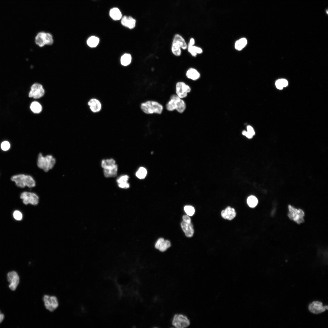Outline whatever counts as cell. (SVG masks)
Here are the masks:
<instances>
[{
  "mask_svg": "<svg viewBox=\"0 0 328 328\" xmlns=\"http://www.w3.org/2000/svg\"><path fill=\"white\" fill-rule=\"evenodd\" d=\"M193 49L194 52L197 54L201 53L203 52L202 49L199 47L193 45Z\"/></svg>",
  "mask_w": 328,
  "mask_h": 328,
  "instance_id": "cell-37",
  "label": "cell"
},
{
  "mask_svg": "<svg viewBox=\"0 0 328 328\" xmlns=\"http://www.w3.org/2000/svg\"><path fill=\"white\" fill-rule=\"evenodd\" d=\"M43 300L45 308L50 312L53 311L58 306V301L55 296L45 295Z\"/></svg>",
  "mask_w": 328,
  "mask_h": 328,
  "instance_id": "cell-7",
  "label": "cell"
},
{
  "mask_svg": "<svg viewBox=\"0 0 328 328\" xmlns=\"http://www.w3.org/2000/svg\"><path fill=\"white\" fill-rule=\"evenodd\" d=\"M140 108L142 110L147 114H161L163 110L162 104L153 100H148L142 103Z\"/></svg>",
  "mask_w": 328,
  "mask_h": 328,
  "instance_id": "cell-3",
  "label": "cell"
},
{
  "mask_svg": "<svg viewBox=\"0 0 328 328\" xmlns=\"http://www.w3.org/2000/svg\"><path fill=\"white\" fill-rule=\"evenodd\" d=\"M184 210L187 214L189 216H193L195 213L194 208L191 206H186L184 207Z\"/></svg>",
  "mask_w": 328,
  "mask_h": 328,
  "instance_id": "cell-31",
  "label": "cell"
},
{
  "mask_svg": "<svg viewBox=\"0 0 328 328\" xmlns=\"http://www.w3.org/2000/svg\"><path fill=\"white\" fill-rule=\"evenodd\" d=\"M11 179L15 182L18 186L21 188H24L26 186L32 188L36 185L35 181L29 175L20 174L14 175L11 177Z\"/></svg>",
  "mask_w": 328,
  "mask_h": 328,
  "instance_id": "cell-4",
  "label": "cell"
},
{
  "mask_svg": "<svg viewBox=\"0 0 328 328\" xmlns=\"http://www.w3.org/2000/svg\"><path fill=\"white\" fill-rule=\"evenodd\" d=\"M181 48L176 43H172L171 50L172 53L176 56H180L181 53Z\"/></svg>",
  "mask_w": 328,
  "mask_h": 328,
  "instance_id": "cell-30",
  "label": "cell"
},
{
  "mask_svg": "<svg viewBox=\"0 0 328 328\" xmlns=\"http://www.w3.org/2000/svg\"><path fill=\"white\" fill-rule=\"evenodd\" d=\"M109 15L114 20H120L122 17L121 11L117 8H114L111 9L110 11Z\"/></svg>",
  "mask_w": 328,
  "mask_h": 328,
  "instance_id": "cell-21",
  "label": "cell"
},
{
  "mask_svg": "<svg viewBox=\"0 0 328 328\" xmlns=\"http://www.w3.org/2000/svg\"><path fill=\"white\" fill-rule=\"evenodd\" d=\"M46 33L44 32H40L35 37V43L40 47L43 46L46 44Z\"/></svg>",
  "mask_w": 328,
  "mask_h": 328,
  "instance_id": "cell-17",
  "label": "cell"
},
{
  "mask_svg": "<svg viewBox=\"0 0 328 328\" xmlns=\"http://www.w3.org/2000/svg\"><path fill=\"white\" fill-rule=\"evenodd\" d=\"M282 83H283L284 87H286L288 85V82L285 79H281Z\"/></svg>",
  "mask_w": 328,
  "mask_h": 328,
  "instance_id": "cell-43",
  "label": "cell"
},
{
  "mask_svg": "<svg viewBox=\"0 0 328 328\" xmlns=\"http://www.w3.org/2000/svg\"><path fill=\"white\" fill-rule=\"evenodd\" d=\"M172 42L176 43L183 50H186L187 48V45L184 39L178 34L175 35Z\"/></svg>",
  "mask_w": 328,
  "mask_h": 328,
  "instance_id": "cell-18",
  "label": "cell"
},
{
  "mask_svg": "<svg viewBox=\"0 0 328 328\" xmlns=\"http://www.w3.org/2000/svg\"><path fill=\"white\" fill-rule=\"evenodd\" d=\"M56 161V159L53 155H48L44 156L42 153H39L37 157V165L39 169L47 172L53 168Z\"/></svg>",
  "mask_w": 328,
  "mask_h": 328,
  "instance_id": "cell-2",
  "label": "cell"
},
{
  "mask_svg": "<svg viewBox=\"0 0 328 328\" xmlns=\"http://www.w3.org/2000/svg\"><path fill=\"white\" fill-rule=\"evenodd\" d=\"M99 42V39L95 36H92L90 37L87 41V45L91 47H96L98 44Z\"/></svg>",
  "mask_w": 328,
  "mask_h": 328,
  "instance_id": "cell-24",
  "label": "cell"
},
{
  "mask_svg": "<svg viewBox=\"0 0 328 328\" xmlns=\"http://www.w3.org/2000/svg\"><path fill=\"white\" fill-rule=\"evenodd\" d=\"M289 213L288 216L289 218L293 220L298 224H300L304 222L303 217L304 216V211L301 209H297L290 205L288 206Z\"/></svg>",
  "mask_w": 328,
  "mask_h": 328,
  "instance_id": "cell-5",
  "label": "cell"
},
{
  "mask_svg": "<svg viewBox=\"0 0 328 328\" xmlns=\"http://www.w3.org/2000/svg\"><path fill=\"white\" fill-rule=\"evenodd\" d=\"M118 186L122 188L127 189L129 187V184L128 182L118 184Z\"/></svg>",
  "mask_w": 328,
  "mask_h": 328,
  "instance_id": "cell-38",
  "label": "cell"
},
{
  "mask_svg": "<svg viewBox=\"0 0 328 328\" xmlns=\"http://www.w3.org/2000/svg\"><path fill=\"white\" fill-rule=\"evenodd\" d=\"M183 220L187 223H190L191 220L190 218L187 215H184L183 217Z\"/></svg>",
  "mask_w": 328,
  "mask_h": 328,
  "instance_id": "cell-40",
  "label": "cell"
},
{
  "mask_svg": "<svg viewBox=\"0 0 328 328\" xmlns=\"http://www.w3.org/2000/svg\"><path fill=\"white\" fill-rule=\"evenodd\" d=\"M172 324L176 328H183L188 327L190 324V322L186 316L181 314H176L173 317Z\"/></svg>",
  "mask_w": 328,
  "mask_h": 328,
  "instance_id": "cell-8",
  "label": "cell"
},
{
  "mask_svg": "<svg viewBox=\"0 0 328 328\" xmlns=\"http://www.w3.org/2000/svg\"><path fill=\"white\" fill-rule=\"evenodd\" d=\"M191 91L190 87L183 82H178L176 85V94L180 98L183 99L186 97L188 94Z\"/></svg>",
  "mask_w": 328,
  "mask_h": 328,
  "instance_id": "cell-9",
  "label": "cell"
},
{
  "mask_svg": "<svg viewBox=\"0 0 328 328\" xmlns=\"http://www.w3.org/2000/svg\"><path fill=\"white\" fill-rule=\"evenodd\" d=\"M247 130L248 132L251 134L253 135L255 134V132L253 128L250 125H248L247 127Z\"/></svg>",
  "mask_w": 328,
  "mask_h": 328,
  "instance_id": "cell-42",
  "label": "cell"
},
{
  "mask_svg": "<svg viewBox=\"0 0 328 328\" xmlns=\"http://www.w3.org/2000/svg\"><path fill=\"white\" fill-rule=\"evenodd\" d=\"M118 166L117 164L112 167L104 169L103 173L104 176L106 177H110L115 176L117 174Z\"/></svg>",
  "mask_w": 328,
  "mask_h": 328,
  "instance_id": "cell-20",
  "label": "cell"
},
{
  "mask_svg": "<svg viewBox=\"0 0 328 328\" xmlns=\"http://www.w3.org/2000/svg\"><path fill=\"white\" fill-rule=\"evenodd\" d=\"M147 173L146 169L143 167L139 168L136 173V176L140 179H144L146 176Z\"/></svg>",
  "mask_w": 328,
  "mask_h": 328,
  "instance_id": "cell-28",
  "label": "cell"
},
{
  "mask_svg": "<svg viewBox=\"0 0 328 328\" xmlns=\"http://www.w3.org/2000/svg\"><path fill=\"white\" fill-rule=\"evenodd\" d=\"M129 176L127 175H123L117 179V182L118 184L124 183L128 182Z\"/></svg>",
  "mask_w": 328,
  "mask_h": 328,
  "instance_id": "cell-32",
  "label": "cell"
},
{
  "mask_svg": "<svg viewBox=\"0 0 328 328\" xmlns=\"http://www.w3.org/2000/svg\"><path fill=\"white\" fill-rule=\"evenodd\" d=\"M131 60V55L130 54L125 53L121 56V63L122 65L126 66L130 63Z\"/></svg>",
  "mask_w": 328,
  "mask_h": 328,
  "instance_id": "cell-25",
  "label": "cell"
},
{
  "mask_svg": "<svg viewBox=\"0 0 328 328\" xmlns=\"http://www.w3.org/2000/svg\"><path fill=\"white\" fill-rule=\"evenodd\" d=\"M276 87L279 89H282L284 87L281 79H279L276 81L275 83Z\"/></svg>",
  "mask_w": 328,
  "mask_h": 328,
  "instance_id": "cell-35",
  "label": "cell"
},
{
  "mask_svg": "<svg viewBox=\"0 0 328 328\" xmlns=\"http://www.w3.org/2000/svg\"><path fill=\"white\" fill-rule=\"evenodd\" d=\"M166 110L169 111L176 110L179 113H182L186 108V104L183 99L179 97L176 94H173L170 97L169 99L166 104Z\"/></svg>",
  "mask_w": 328,
  "mask_h": 328,
  "instance_id": "cell-1",
  "label": "cell"
},
{
  "mask_svg": "<svg viewBox=\"0 0 328 328\" xmlns=\"http://www.w3.org/2000/svg\"><path fill=\"white\" fill-rule=\"evenodd\" d=\"M10 147L9 143L7 141L3 142L1 144V149L3 151H6L8 150Z\"/></svg>",
  "mask_w": 328,
  "mask_h": 328,
  "instance_id": "cell-33",
  "label": "cell"
},
{
  "mask_svg": "<svg viewBox=\"0 0 328 328\" xmlns=\"http://www.w3.org/2000/svg\"><path fill=\"white\" fill-rule=\"evenodd\" d=\"M193 45H192L189 43L188 46L187 47L188 48V52L191 54V55L193 56H195L197 55V54L195 53L193 49Z\"/></svg>",
  "mask_w": 328,
  "mask_h": 328,
  "instance_id": "cell-36",
  "label": "cell"
},
{
  "mask_svg": "<svg viewBox=\"0 0 328 328\" xmlns=\"http://www.w3.org/2000/svg\"><path fill=\"white\" fill-rule=\"evenodd\" d=\"M7 278L8 282L10 283L9 288L12 291L15 290L19 282V277L17 272L15 271L8 272Z\"/></svg>",
  "mask_w": 328,
  "mask_h": 328,
  "instance_id": "cell-11",
  "label": "cell"
},
{
  "mask_svg": "<svg viewBox=\"0 0 328 328\" xmlns=\"http://www.w3.org/2000/svg\"><path fill=\"white\" fill-rule=\"evenodd\" d=\"M236 215V212L234 208L228 206L225 210H223L221 212V215L222 217L225 219L229 220L233 219L235 217Z\"/></svg>",
  "mask_w": 328,
  "mask_h": 328,
  "instance_id": "cell-14",
  "label": "cell"
},
{
  "mask_svg": "<svg viewBox=\"0 0 328 328\" xmlns=\"http://www.w3.org/2000/svg\"><path fill=\"white\" fill-rule=\"evenodd\" d=\"M242 134L243 135L246 136L247 137L249 138H251L253 136V135L248 131H243L242 132Z\"/></svg>",
  "mask_w": 328,
  "mask_h": 328,
  "instance_id": "cell-41",
  "label": "cell"
},
{
  "mask_svg": "<svg viewBox=\"0 0 328 328\" xmlns=\"http://www.w3.org/2000/svg\"><path fill=\"white\" fill-rule=\"evenodd\" d=\"M247 41L245 38H242L237 41L235 44V48L237 50H242L246 45Z\"/></svg>",
  "mask_w": 328,
  "mask_h": 328,
  "instance_id": "cell-23",
  "label": "cell"
},
{
  "mask_svg": "<svg viewBox=\"0 0 328 328\" xmlns=\"http://www.w3.org/2000/svg\"><path fill=\"white\" fill-rule=\"evenodd\" d=\"M309 309L312 313L315 314H318L324 312L328 309V306H323V303L320 302L313 301L309 306Z\"/></svg>",
  "mask_w": 328,
  "mask_h": 328,
  "instance_id": "cell-12",
  "label": "cell"
},
{
  "mask_svg": "<svg viewBox=\"0 0 328 328\" xmlns=\"http://www.w3.org/2000/svg\"><path fill=\"white\" fill-rule=\"evenodd\" d=\"M121 23L123 26L132 29L135 26L136 20L131 16H124L121 19Z\"/></svg>",
  "mask_w": 328,
  "mask_h": 328,
  "instance_id": "cell-16",
  "label": "cell"
},
{
  "mask_svg": "<svg viewBox=\"0 0 328 328\" xmlns=\"http://www.w3.org/2000/svg\"><path fill=\"white\" fill-rule=\"evenodd\" d=\"M4 317L5 316L2 313H1L0 311V324L2 322L4 318Z\"/></svg>",
  "mask_w": 328,
  "mask_h": 328,
  "instance_id": "cell-44",
  "label": "cell"
},
{
  "mask_svg": "<svg viewBox=\"0 0 328 328\" xmlns=\"http://www.w3.org/2000/svg\"><path fill=\"white\" fill-rule=\"evenodd\" d=\"M44 90L42 85L39 83L33 84L31 87L29 96L35 99H38L42 96L44 94Z\"/></svg>",
  "mask_w": 328,
  "mask_h": 328,
  "instance_id": "cell-10",
  "label": "cell"
},
{
  "mask_svg": "<svg viewBox=\"0 0 328 328\" xmlns=\"http://www.w3.org/2000/svg\"><path fill=\"white\" fill-rule=\"evenodd\" d=\"M13 216L14 218L18 220H21L22 217V213L18 210L15 211L13 213Z\"/></svg>",
  "mask_w": 328,
  "mask_h": 328,
  "instance_id": "cell-34",
  "label": "cell"
},
{
  "mask_svg": "<svg viewBox=\"0 0 328 328\" xmlns=\"http://www.w3.org/2000/svg\"><path fill=\"white\" fill-rule=\"evenodd\" d=\"M32 111L35 113H39L41 112L42 107L41 105L37 101L32 102L30 106Z\"/></svg>",
  "mask_w": 328,
  "mask_h": 328,
  "instance_id": "cell-26",
  "label": "cell"
},
{
  "mask_svg": "<svg viewBox=\"0 0 328 328\" xmlns=\"http://www.w3.org/2000/svg\"><path fill=\"white\" fill-rule=\"evenodd\" d=\"M258 202L257 198L254 196L251 195L249 196L247 199V203L249 207L251 208L255 207Z\"/></svg>",
  "mask_w": 328,
  "mask_h": 328,
  "instance_id": "cell-27",
  "label": "cell"
},
{
  "mask_svg": "<svg viewBox=\"0 0 328 328\" xmlns=\"http://www.w3.org/2000/svg\"><path fill=\"white\" fill-rule=\"evenodd\" d=\"M181 226L186 236L191 237L193 236L194 230L193 225L191 222L187 223L183 220L181 223Z\"/></svg>",
  "mask_w": 328,
  "mask_h": 328,
  "instance_id": "cell-13",
  "label": "cell"
},
{
  "mask_svg": "<svg viewBox=\"0 0 328 328\" xmlns=\"http://www.w3.org/2000/svg\"><path fill=\"white\" fill-rule=\"evenodd\" d=\"M186 75L188 78L193 80L198 79L200 76L197 70L193 68H190L187 70Z\"/></svg>",
  "mask_w": 328,
  "mask_h": 328,
  "instance_id": "cell-19",
  "label": "cell"
},
{
  "mask_svg": "<svg viewBox=\"0 0 328 328\" xmlns=\"http://www.w3.org/2000/svg\"><path fill=\"white\" fill-rule=\"evenodd\" d=\"M171 246V243L168 240H164L160 244L158 249L161 251L164 252Z\"/></svg>",
  "mask_w": 328,
  "mask_h": 328,
  "instance_id": "cell-29",
  "label": "cell"
},
{
  "mask_svg": "<svg viewBox=\"0 0 328 328\" xmlns=\"http://www.w3.org/2000/svg\"><path fill=\"white\" fill-rule=\"evenodd\" d=\"M88 105L91 111L94 113L99 112L101 109V104L100 101L95 98H92L88 102Z\"/></svg>",
  "mask_w": 328,
  "mask_h": 328,
  "instance_id": "cell-15",
  "label": "cell"
},
{
  "mask_svg": "<svg viewBox=\"0 0 328 328\" xmlns=\"http://www.w3.org/2000/svg\"><path fill=\"white\" fill-rule=\"evenodd\" d=\"M195 41L194 39L193 38H191L190 40L189 43L191 45H193L195 44Z\"/></svg>",
  "mask_w": 328,
  "mask_h": 328,
  "instance_id": "cell-45",
  "label": "cell"
},
{
  "mask_svg": "<svg viewBox=\"0 0 328 328\" xmlns=\"http://www.w3.org/2000/svg\"><path fill=\"white\" fill-rule=\"evenodd\" d=\"M115 161L112 159H104L102 160L101 166L103 169L110 168L116 164Z\"/></svg>",
  "mask_w": 328,
  "mask_h": 328,
  "instance_id": "cell-22",
  "label": "cell"
},
{
  "mask_svg": "<svg viewBox=\"0 0 328 328\" xmlns=\"http://www.w3.org/2000/svg\"><path fill=\"white\" fill-rule=\"evenodd\" d=\"M164 240V238H160L159 239H158V240L157 241H156V243H155V248L156 249H158V248H159V246L160 244H161V243Z\"/></svg>",
  "mask_w": 328,
  "mask_h": 328,
  "instance_id": "cell-39",
  "label": "cell"
},
{
  "mask_svg": "<svg viewBox=\"0 0 328 328\" xmlns=\"http://www.w3.org/2000/svg\"><path fill=\"white\" fill-rule=\"evenodd\" d=\"M20 197L23 200V203L25 205L30 204L36 205L39 202V196L33 192H24L21 193Z\"/></svg>",
  "mask_w": 328,
  "mask_h": 328,
  "instance_id": "cell-6",
  "label": "cell"
}]
</instances>
